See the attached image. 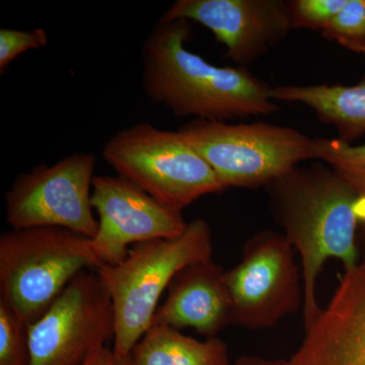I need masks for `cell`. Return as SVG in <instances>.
I'll return each mask as SVG.
<instances>
[{
	"instance_id": "6da1fadb",
	"label": "cell",
	"mask_w": 365,
	"mask_h": 365,
	"mask_svg": "<svg viewBox=\"0 0 365 365\" xmlns=\"http://www.w3.org/2000/svg\"><path fill=\"white\" fill-rule=\"evenodd\" d=\"M190 21L155 24L143 48L148 97L178 117L228 122L279 109L272 88L247 67L216 66L187 49Z\"/></svg>"
},
{
	"instance_id": "7a4b0ae2",
	"label": "cell",
	"mask_w": 365,
	"mask_h": 365,
	"mask_svg": "<svg viewBox=\"0 0 365 365\" xmlns=\"http://www.w3.org/2000/svg\"><path fill=\"white\" fill-rule=\"evenodd\" d=\"M274 217L299 252L304 284V330L321 313L316 283L328 259H337L345 272L359 265V194L330 165L297 167L265 187Z\"/></svg>"
},
{
	"instance_id": "3957f363",
	"label": "cell",
	"mask_w": 365,
	"mask_h": 365,
	"mask_svg": "<svg viewBox=\"0 0 365 365\" xmlns=\"http://www.w3.org/2000/svg\"><path fill=\"white\" fill-rule=\"evenodd\" d=\"M212 256L210 225L201 218L187 225L181 235L140 242L118 265L96 268L111 297L115 314V353L130 355L153 325L158 300L182 268Z\"/></svg>"
},
{
	"instance_id": "277c9868",
	"label": "cell",
	"mask_w": 365,
	"mask_h": 365,
	"mask_svg": "<svg viewBox=\"0 0 365 365\" xmlns=\"http://www.w3.org/2000/svg\"><path fill=\"white\" fill-rule=\"evenodd\" d=\"M100 265L85 235L60 227L9 230L0 237V299L31 325L78 273Z\"/></svg>"
},
{
	"instance_id": "5b68a950",
	"label": "cell",
	"mask_w": 365,
	"mask_h": 365,
	"mask_svg": "<svg viewBox=\"0 0 365 365\" xmlns=\"http://www.w3.org/2000/svg\"><path fill=\"white\" fill-rule=\"evenodd\" d=\"M103 158L158 202L182 211L225 187L198 151L179 133L139 123L117 132L106 143Z\"/></svg>"
},
{
	"instance_id": "8992f818",
	"label": "cell",
	"mask_w": 365,
	"mask_h": 365,
	"mask_svg": "<svg viewBox=\"0 0 365 365\" xmlns=\"http://www.w3.org/2000/svg\"><path fill=\"white\" fill-rule=\"evenodd\" d=\"M178 132L227 189L266 187L299 163L314 160V139L290 127L194 119Z\"/></svg>"
},
{
	"instance_id": "52a82bcc",
	"label": "cell",
	"mask_w": 365,
	"mask_h": 365,
	"mask_svg": "<svg viewBox=\"0 0 365 365\" xmlns=\"http://www.w3.org/2000/svg\"><path fill=\"white\" fill-rule=\"evenodd\" d=\"M28 329L30 365H85L114 339V307L104 281L81 271Z\"/></svg>"
},
{
	"instance_id": "ba28073f",
	"label": "cell",
	"mask_w": 365,
	"mask_h": 365,
	"mask_svg": "<svg viewBox=\"0 0 365 365\" xmlns=\"http://www.w3.org/2000/svg\"><path fill=\"white\" fill-rule=\"evenodd\" d=\"M96 163L91 153H76L19 175L6 194L9 225L64 228L93 239L98 228L91 205Z\"/></svg>"
},
{
	"instance_id": "9c48e42d",
	"label": "cell",
	"mask_w": 365,
	"mask_h": 365,
	"mask_svg": "<svg viewBox=\"0 0 365 365\" xmlns=\"http://www.w3.org/2000/svg\"><path fill=\"white\" fill-rule=\"evenodd\" d=\"M232 325L270 328L294 314L304 302L294 247L273 230L255 234L242 248V261L225 271ZM304 304V302H302Z\"/></svg>"
},
{
	"instance_id": "30bf717a",
	"label": "cell",
	"mask_w": 365,
	"mask_h": 365,
	"mask_svg": "<svg viewBox=\"0 0 365 365\" xmlns=\"http://www.w3.org/2000/svg\"><path fill=\"white\" fill-rule=\"evenodd\" d=\"M91 205L98 222L91 249L106 265L123 262L134 245L179 237L188 225L181 211L158 202L118 175L95 177Z\"/></svg>"
},
{
	"instance_id": "8fae6325",
	"label": "cell",
	"mask_w": 365,
	"mask_h": 365,
	"mask_svg": "<svg viewBox=\"0 0 365 365\" xmlns=\"http://www.w3.org/2000/svg\"><path fill=\"white\" fill-rule=\"evenodd\" d=\"M160 20L196 21L227 47V58L247 67L279 44L292 30L287 1L177 0Z\"/></svg>"
},
{
	"instance_id": "7c38bea8",
	"label": "cell",
	"mask_w": 365,
	"mask_h": 365,
	"mask_svg": "<svg viewBox=\"0 0 365 365\" xmlns=\"http://www.w3.org/2000/svg\"><path fill=\"white\" fill-rule=\"evenodd\" d=\"M285 365H365V256L344 273Z\"/></svg>"
},
{
	"instance_id": "4fadbf2b",
	"label": "cell",
	"mask_w": 365,
	"mask_h": 365,
	"mask_svg": "<svg viewBox=\"0 0 365 365\" xmlns=\"http://www.w3.org/2000/svg\"><path fill=\"white\" fill-rule=\"evenodd\" d=\"M225 273L212 259L182 268L170 281L167 299L158 307L153 325L193 328L207 338L216 337L232 324Z\"/></svg>"
},
{
	"instance_id": "5bb4252c",
	"label": "cell",
	"mask_w": 365,
	"mask_h": 365,
	"mask_svg": "<svg viewBox=\"0 0 365 365\" xmlns=\"http://www.w3.org/2000/svg\"><path fill=\"white\" fill-rule=\"evenodd\" d=\"M276 102L299 103L313 110L319 121L334 127L338 139L352 143L365 134V76L356 85L278 86Z\"/></svg>"
},
{
	"instance_id": "9a60e30c",
	"label": "cell",
	"mask_w": 365,
	"mask_h": 365,
	"mask_svg": "<svg viewBox=\"0 0 365 365\" xmlns=\"http://www.w3.org/2000/svg\"><path fill=\"white\" fill-rule=\"evenodd\" d=\"M132 365H230L218 338L199 341L168 326L153 325L130 353Z\"/></svg>"
},
{
	"instance_id": "2e32d148",
	"label": "cell",
	"mask_w": 365,
	"mask_h": 365,
	"mask_svg": "<svg viewBox=\"0 0 365 365\" xmlns=\"http://www.w3.org/2000/svg\"><path fill=\"white\" fill-rule=\"evenodd\" d=\"M314 160H322L361 195L365 194V143L353 145L338 138H314Z\"/></svg>"
},
{
	"instance_id": "e0dca14e",
	"label": "cell",
	"mask_w": 365,
	"mask_h": 365,
	"mask_svg": "<svg viewBox=\"0 0 365 365\" xmlns=\"http://www.w3.org/2000/svg\"><path fill=\"white\" fill-rule=\"evenodd\" d=\"M321 34L349 51L365 54V0H347Z\"/></svg>"
},
{
	"instance_id": "ac0fdd59",
	"label": "cell",
	"mask_w": 365,
	"mask_h": 365,
	"mask_svg": "<svg viewBox=\"0 0 365 365\" xmlns=\"http://www.w3.org/2000/svg\"><path fill=\"white\" fill-rule=\"evenodd\" d=\"M28 325L0 299V365H30Z\"/></svg>"
},
{
	"instance_id": "d6986e66",
	"label": "cell",
	"mask_w": 365,
	"mask_h": 365,
	"mask_svg": "<svg viewBox=\"0 0 365 365\" xmlns=\"http://www.w3.org/2000/svg\"><path fill=\"white\" fill-rule=\"evenodd\" d=\"M347 0H292L287 1L292 30H325Z\"/></svg>"
},
{
	"instance_id": "ffe728a7",
	"label": "cell",
	"mask_w": 365,
	"mask_h": 365,
	"mask_svg": "<svg viewBox=\"0 0 365 365\" xmlns=\"http://www.w3.org/2000/svg\"><path fill=\"white\" fill-rule=\"evenodd\" d=\"M47 44L48 34L45 29L23 31L2 28L0 30V71L4 73L7 66L24 52L44 48Z\"/></svg>"
},
{
	"instance_id": "44dd1931",
	"label": "cell",
	"mask_w": 365,
	"mask_h": 365,
	"mask_svg": "<svg viewBox=\"0 0 365 365\" xmlns=\"http://www.w3.org/2000/svg\"><path fill=\"white\" fill-rule=\"evenodd\" d=\"M85 365H132L130 355L122 356L107 347L101 348L86 360Z\"/></svg>"
},
{
	"instance_id": "7402d4cb",
	"label": "cell",
	"mask_w": 365,
	"mask_h": 365,
	"mask_svg": "<svg viewBox=\"0 0 365 365\" xmlns=\"http://www.w3.org/2000/svg\"><path fill=\"white\" fill-rule=\"evenodd\" d=\"M356 215L359 220V232H357V244L359 252L365 256V194L359 196L356 202Z\"/></svg>"
},
{
	"instance_id": "603a6c76",
	"label": "cell",
	"mask_w": 365,
	"mask_h": 365,
	"mask_svg": "<svg viewBox=\"0 0 365 365\" xmlns=\"http://www.w3.org/2000/svg\"><path fill=\"white\" fill-rule=\"evenodd\" d=\"M234 365H285L284 360H266L257 357H242Z\"/></svg>"
}]
</instances>
